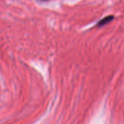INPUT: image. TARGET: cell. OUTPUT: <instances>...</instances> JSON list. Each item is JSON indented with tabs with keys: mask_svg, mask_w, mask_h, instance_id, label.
Masks as SVG:
<instances>
[{
	"mask_svg": "<svg viewBox=\"0 0 124 124\" xmlns=\"http://www.w3.org/2000/svg\"><path fill=\"white\" fill-rule=\"evenodd\" d=\"M114 19V16L113 15H108L107 17H105L104 18H102V20H100L97 24V27H101V26H103L108 23H109L110 21H112Z\"/></svg>",
	"mask_w": 124,
	"mask_h": 124,
	"instance_id": "6da1fadb",
	"label": "cell"
}]
</instances>
